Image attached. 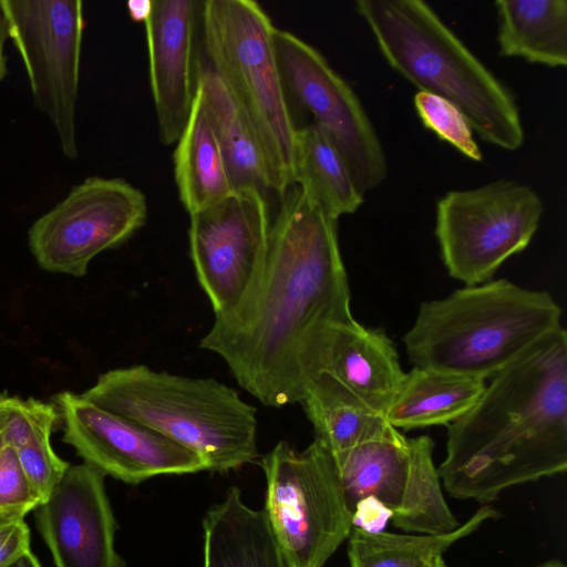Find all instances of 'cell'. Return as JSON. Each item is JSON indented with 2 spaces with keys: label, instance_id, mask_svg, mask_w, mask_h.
Wrapping results in <instances>:
<instances>
[{
  "label": "cell",
  "instance_id": "16",
  "mask_svg": "<svg viewBox=\"0 0 567 567\" xmlns=\"http://www.w3.org/2000/svg\"><path fill=\"white\" fill-rule=\"evenodd\" d=\"M200 2L152 0L142 21L158 137L166 146L181 136L195 101Z\"/></svg>",
  "mask_w": 567,
  "mask_h": 567
},
{
  "label": "cell",
  "instance_id": "25",
  "mask_svg": "<svg viewBox=\"0 0 567 567\" xmlns=\"http://www.w3.org/2000/svg\"><path fill=\"white\" fill-rule=\"evenodd\" d=\"M60 419L54 403L10 396L3 443L11 446L42 503L59 484L70 464L53 450L50 437Z\"/></svg>",
  "mask_w": 567,
  "mask_h": 567
},
{
  "label": "cell",
  "instance_id": "30",
  "mask_svg": "<svg viewBox=\"0 0 567 567\" xmlns=\"http://www.w3.org/2000/svg\"><path fill=\"white\" fill-rule=\"evenodd\" d=\"M390 518V513L374 498H365L357 504L353 513V526L368 532H381L379 528Z\"/></svg>",
  "mask_w": 567,
  "mask_h": 567
},
{
  "label": "cell",
  "instance_id": "18",
  "mask_svg": "<svg viewBox=\"0 0 567 567\" xmlns=\"http://www.w3.org/2000/svg\"><path fill=\"white\" fill-rule=\"evenodd\" d=\"M197 85L206 103L234 192L255 189L279 196L277 181L250 121L224 82L203 60L197 64Z\"/></svg>",
  "mask_w": 567,
  "mask_h": 567
},
{
  "label": "cell",
  "instance_id": "23",
  "mask_svg": "<svg viewBox=\"0 0 567 567\" xmlns=\"http://www.w3.org/2000/svg\"><path fill=\"white\" fill-rule=\"evenodd\" d=\"M300 404L313 426L315 439L331 453L382 439L395 430L383 413L370 408L324 374L311 381Z\"/></svg>",
  "mask_w": 567,
  "mask_h": 567
},
{
  "label": "cell",
  "instance_id": "1",
  "mask_svg": "<svg viewBox=\"0 0 567 567\" xmlns=\"http://www.w3.org/2000/svg\"><path fill=\"white\" fill-rule=\"evenodd\" d=\"M354 319L338 219L297 185L280 197L266 255L239 301L199 347L266 406L300 403L332 326Z\"/></svg>",
  "mask_w": 567,
  "mask_h": 567
},
{
  "label": "cell",
  "instance_id": "12",
  "mask_svg": "<svg viewBox=\"0 0 567 567\" xmlns=\"http://www.w3.org/2000/svg\"><path fill=\"white\" fill-rule=\"evenodd\" d=\"M143 192L123 178L87 177L28 231L38 265L82 277L92 259L131 238L146 221Z\"/></svg>",
  "mask_w": 567,
  "mask_h": 567
},
{
  "label": "cell",
  "instance_id": "3",
  "mask_svg": "<svg viewBox=\"0 0 567 567\" xmlns=\"http://www.w3.org/2000/svg\"><path fill=\"white\" fill-rule=\"evenodd\" d=\"M388 63L409 82L453 103L487 143L515 151L524 130L512 92L421 0H358Z\"/></svg>",
  "mask_w": 567,
  "mask_h": 567
},
{
  "label": "cell",
  "instance_id": "10",
  "mask_svg": "<svg viewBox=\"0 0 567 567\" xmlns=\"http://www.w3.org/2000/svg\"><path fill=\"white\" fill-rule=\"evenodd\" d=\"M0 12L22 59L34 105L53 124L64 156L74 161L83 2L0 0Z\"/></svg>",
  "mask_w": 567,
  "mask_h": 567
},
{
  "label": "cell",
  "instance_id": "27",
  "mask_svg": "<svg viewBox=\"0 0 567 567\" xmlns=\"http://www.w3.org/2000/svg\"><path fill=\"white\" fill-rule=\"evenodd\" d=\"M414 106L425 127L470 159L482 161L483 156L473 137V130L453 103L437 95L419 91L414 95Z\"/></svg>",
  "mask_w": 567,
  "mask_h": 567
},
{
  "label": "cell",
  "instance_id": "19",
  "mask_svg": "<svg viewBox=\"0 0 567 567\" xmlns=\"http://www.w3.org/2000/svg\"><path fill=\"white\" fill-rule=\"evenodd\" d=\"M204 567H289L264 509L249 507L237 486L203 520Z\"/></svg>",
  "mask_w": 567,
  "mask_h": 567
},
{
  "label": "cell",
  "instance_id": "31",
  "mask_svg": "<svg viewBox=\"0 0 567 567\" xmlns=\"http://www.w3.org/2000/svg\"><path fill=\"white\" fill-rule=\"evenodd\" d=\"M9 39L8 29L3 16L0 12V82L7 76L8 58L4 54V44Z\"/></svg>",
  "mask_w": 567,
  "mask_h": 567
},
{
  "label": "cell",
  "instance_id": "4",
  "mask_svg": "<svg viewBox=\"0 0 567 567\" xmlns=\"http://www.w3.org/2000/svg\"><path fill=\"white\" fill-rule=\"evenodd\" d=\"M560 323L548 291L501 278L424 301L402 341L416 368L486 381Z\"/></svg>",
  "mask_w": 567,
  "mask_h": 567
},
{
  "label": "cell",
  "instance_id": "22",
  "mask_svg": "<svg viewBox=\"0 0 567 567\" xmlns=\"http://www.w3.org/2000/svg\"><path fill=\"white\" fill-rule=\"evenodd\" d=\"M497 42L502 56L550 68L567 64L566 0H498Z\"/></svg>",
  "mask_w": 567,
  "mask_h": 567
},
{
  "label": "cell",
  "instance_id": "28",
  "mask_svg": "<svg viewBox=\"0 0 567 567\" xmlns=\"http://www.w3.org/2000/svg\"><path fill=\"white\" fill-rule=\"evenodd\" d=\"M41 503L14 450L3 443L0 449V514L24 517Z\"/></svg>",
  "mask_w": 567,
  "mask_h": 567
},
{
  "label": "cell",
  "instance_id": "37",
  "mask_svg": "<svg viewBox=\"0 0 567 567\" xmlns=\"http://www.w3.org/2000/svg\"><path fill=\"white\" fill-rule=\"evenodd\" d=\"M8 516H13V515L0 514V518H2V517H8ZM21 517H22V516H21Z\"/></svg>",
  "mask_w": 567,
  "mask_h": 567
},
{
  "label": "cell",
  "instance_id": "14",
  "mask_svg": "<svg viewBox=\"0 0 567 567\" xmlns=\"http://www.w3.org/2000/svg\"><path fill=\"white\" fill-rule=\"evenodd\" d=\"M53 401L63 421V442L104 475L138 484L158 475L206 471L190 450L82 394L63 391Z\"/></svg>",
  "mask_w": 567,
  "mask_h": 567
},
{
  "label": "cell",
  "instance_id": "26",
  "mask_svg": "<svg viewBox=\"0 0 567 567\" xmlns=\"http://www.w3.org/2000/svg\"><path fill=\"white\" fill-rule=\"evenodd\" d=\"M497 516V509L484 505L454 530L440 535L368 532L353 526L348 537L350 567H425L431 559Z\"/></svg>",
  "mask_w": 567,
  "mask_h": 567
},
{
  "label": "cell",
  "instance_id": "6",
  "mask_svg": "<svg viewBox=\"0 0 567 567\" xmlns=\"http://www.w3.org/2000/svg\"><path fill=\"white\" fill-rule=\"evenodd\" d=\"M275 28L256 1L200 2L199 32L205 62L255 128L280 197L292 185L297 124L279 73Z\"/></svg>",
  "mask_w": 567,
  "mask_h": 567
},
{
  "label": "cell",
  "instance_id": "9",
  "mask_svg": "<svg viewBox=\"0 0 567 567\" xmlns=\"http://www.w3.org/2000/svg\"><path fill=\"white\" fill-rule=\"evenodd\" d=\"M429 435H389L332 453L352 513L365 498L377 499L393 525L413 534L440 535L458 523L442 491Z\"/></svg>",
  "mask_w": 567,
  "mask_h": 567
},
{
  "label": "cell",
  "instance_id": "15",
  "mask_svg": "<svg viewBox=\"0 0 567 567\" xmlns=\"http://www.w3.org/2000/svg\"><path fill=\"white\" fill-rule=\"evenodd\" d=\"M104 476L85 462L70 465L37 507L38 528L56 567H124Z\"/></svg>",
  "mask_w": 567,
  "mask_h": 567
},
{
  "label": "cell",
  "instance_id": "32",
  "mask_svg": "<svg viewBox=\"0 0 567 567\" xmlns=\"http://www.w3.org/2000/svg\"><path fill=\"white\" fill-rule=\"evenodd\" d=\"M151 0L132 1L127 3L128 12L132 19L143 21L150 10Z\"/></svg>",
  "mask_w": 567,
  "mask_h": 567
},
{
  "label": "cell",
  "instance_id": "36",
  "mask_svg": "<svg viewBox=\"0 0 567 567\" xmlns=\"http://www.w3.org/2000/svg\"><path fill=\"white\" fill-rule=\"evenodd\" d=\"M537 567H566V566L564 563L553 559V560L546 561Z\"/></svg>",
  "mask_w": 567,
  "mask_h": 567
},
{
  "label": "cell",
  "instance_id": "11",
  "mask_svg": "<svg viewBox=\"0 0 567 567\" xmlns=\"http://www.w3.org/2000/svg\"><path fill=\"white\" fill-rule=\"evenodd\" d=\"M274 47L288 103L327 136L362 194L378 187L388 173L384 151L352 87L292 32L275 28Z\"/></svg>",
  "mask_w": 567,
  "mask_h": 567
},
{
  "label": "cell",
  "instance_id": "29",
  "mask_svg": "<svg viewBox=\"0 0 567 567\" xmlns=\"http://www.w3.org/2000/svg\"><path fill=\"white\" fill-rule=\"evenodd\" d=\"M30 550V529L21 516L0 518V567Z\"/></svg>",
  "mask_w": 567,
  "mask_h": 567
},
{
  "label": "cell",
  "instance_id": "13",
  "mask_svg": "<svg viewBox=\"0 0 567 567\" xmlns=\"http://www.w3.org/2000/svg\"><path fill=\"white\" fill-rule=\"evenodd\" d=\"M271 220L267 197L255 189L236 190L189 215V256L215 316L248 288L266 255Z\"/></svg>",
  "mask_w": 567,
  "mask_h": 567
},
{
  "label": "cell",
  "instance_id": "24",
  "mask_svg": "<svg viewBox=\"0 0 567 567\" xmlns=\"http://www.w3.org/2000/svg\"><path fill=\"white\" fill-rule=\"evenodd\" d=\"M297 185L328 215L353 214L363 202L342 157L327 136L313 125L297 127L292 163Z\"/></svg>",
  "mask_w": 567,
  "mask_h": 567
},
{
  "label": "cell",
  "instance_id": "5",
  "mask_svg": "<svg viewBox=\"0 0 567 567\" xmlns=\"http://www.w3.org/2000/svg\"><path fill=\"white\" fill-rule=\"evenodd\" d=\"M82 395L190 450L206 471L236 470L258 457L256 408L214 378L135 364L106 371Z\"/></svg>",
  "mask_w": 567,
  "mask_h": 567
},
{
  "label": "cell",
  "instance_id": "20",
  "mask_svg": "<svg viewBox=\"0 0 567 567\" xmlns=\"http://www.w3.org/2000/svg\"><path fill=\"white\" fill-rule=\"evenodd\" d=\"M174 178L179 200L192 215L234 193L225 159L200 89L175 143Z\"/></svg>",
  "mask_w": 567,
  "mask_h": 567
},
{
  "label": "cell",
  "instance_id": "35",
  "mask_svg": "<svg viewBox=\"0 0 567 567\" xmlns=\"http://www.w3.org/2000/svg\"><path fill=\"white\" fill-rule=\"evenodd\" d=\"M425 567H447L446 563L443 559V555L436 556L431 559Z\"/></svg>",
  "mask_w": 567,
  "mask_h": 567
},
{
  "label": "cell",
  "instance_id": "21",
  "mask_svg": "<svg viewBox=\"0 0 567 567\" xmlns=\"http://www.w3.org/2000/svg\"><path fill=\"white\" fill-rule=\"evenodd\" d=\"M485 384L474 377L413 367L385 417L398 430L449 426L474 405Z\"/></svg>",
  "mask_w": 567,
  "mask_h": 567
},
{
  "label": "cell",
  "instance_id": "17",
  "mask_svg": "<svg viewBox=\"0 0 567 567\" xmlns=\"http://www.w3.org/2000/svg\"><path fill=\"white\" fill-rule=\"evenodd\" d=\"M319 374L384 415L406 375L385 332L367 328L355 319L329 330L318 361L316 377Z\"/></svg>",
  "mask_w": 567,
  "mask_h": 567
},
{
  "label": "cell",
  "instance_id": "34",
  "mask_svg": "<svg viewBox=\"0 0 567 567\" xmlns=\"http://www.w3.org/2000/svg\"><path fill=\"white\" fill-rule=\"evenodd\" d=\"M10 396L0 395V449L3 445V430L9 413Z\"/></svg>",
  "mask_w": 567,
  "mask_h": 567
},
{
  "label": "cell",
  "instance_id": "7",
  "mask_svg": "<svg viewBox=\"0 0 567 567\" xmlns=\"http://www.w3.org/2000/svg\"><path fill=\"white\" fill-rule=\"evenodd\" d=\"M265 513L289 567H324L353 527L332 453L318 440L278 442L260 461Z\"/></svg>",
  "mask_w": 567,
  "mask_h": 567
},
{
  "label": "cell",
  "instance_id": "2",
  "mask_svg": "<svg viewBox=\"0 0 567 567\" xmlns=\"http://www.w3.org/2000/svg\"><path fill=\"white\" fill-rule=\"evenodd\" d=\"M450 424L439 470L455 498L488 505L513 486L567 470V332L533 344Z\"/></svg>",
  "mask_w": 567,
  "mask_h": 567
},
{
  "label": "cell",
  "instance_id": "8",
  "mask_svg": "<svg viewBox=\"0 0 567 567\" xmlns=\"http://www.w3.org/2000/svg\"><path fill=\"white\" fill-rule=\"evenodd\" d=\"M542 214L537 193L515 181L446 193L436 205L435 236L449 275L465 286L492 280L528 246Z\"/></svg>",
  "mask_w": 567,
  "mask_h": 567
},
{
  "label": "cell",
  "instance_id": "33",
  "mask_svg": "<svg viewBox=\"0 0 567 567\" xmlns=\"http://www.w3.org/2000/svg\"><path fill=\"white\" fill-rule=\"evenodd\" d=\"M6 567H41L38 558L31 550H27Z\"/></svg>",
  "mask_w": 567,
  "mask_h": 567
}]
</instances>
